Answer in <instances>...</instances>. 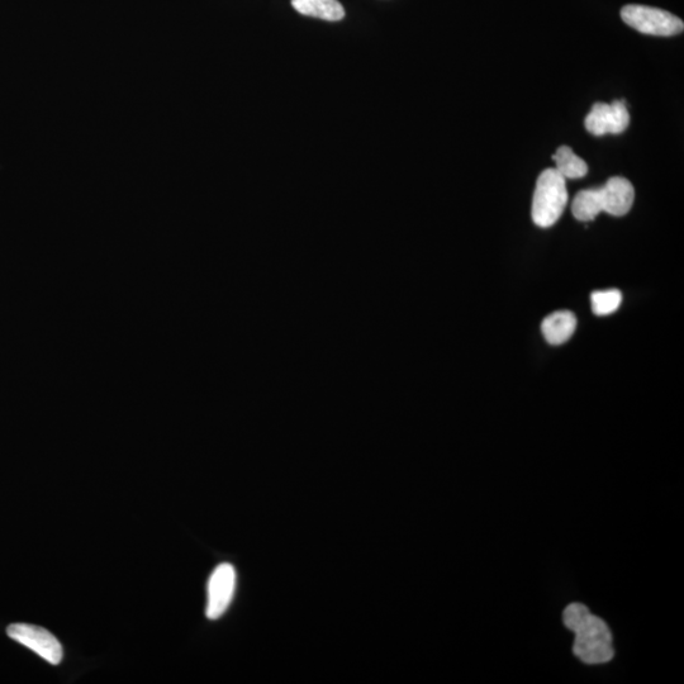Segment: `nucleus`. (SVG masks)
Returning <instances> with one entry per match:
<instances>
[{
	"label": "nucleus",
	"mask_w": 684,
	"mask_h": 684,
	"mask_svg": "<svg viewBox=\"0 0 684 684\" xmlns=\"http://www.w3.org/2000/svg\"><path fill=\"white\" fill-rule=\"evenodd\" d=\"M577 329V318L569 311H559L545 318L541 331L551 345H562Z\"/></svg>",
	"instance_id": "obj_8"
},
{
	"label": "nucleus",
	"mask_w": 684,
	"mask_h": 684,
	"mask_svg": "<svg viewBox=\"0 0 684 684\" xmlns=\"http://www.w3.org/2000/svg\"><path fill=\"white\" fill-rule=\"evenodd\" d=\"M9 638L25 645L32 652L52 665L60 664L64 657L63 645L44 627L30 624H13L8 626Z\"/></svg>",
	"instance_id": "obj_4"
},
{
	"label": "nucleus",
	"mask_w": 684,
	"mask_h": 684,
	"mask_svg": "<svg viewBox=\"0 0 684 684\" xmlns=\"http://www.w3.org/2000/svg\"><path fill=\"white\" fill-rule=\"evenodd\" d=\"M602 212L600 199H598V189L581 190L574 198L572 204L573 216L578 221H593Z\"/></svg>",
	"instance_id": "obj_11"
},
{
	"label": "nucleus",
	"mask_w": 684,
	"mask_h": 684,
	"mask_svg": "<svg viewBox=\"0 0 684 684\" xmlns=\"http://www.w3.org/2000/svg\"><path fill=\"white\" fill-rule=\"evenodd\" d=\"M622 21L627 26L645 35L674 36L682 33L684 23L681 18L662 9L629 4L621 9Z\"/></svg>",
	"instance_id": "obj_3"
},
{
	"label": "nucleus",
	"mask_w": 684,
	"mask_h": 684,
	"mask_svg": "<svg viewBox=\"0 0 684 684\" xmlns=\"http://www.w3.org/2000/svg\"><path fill=\"white\" fill-rule=\"evenodd\" d=\"M555 161V170L558 171L562 177L567 179H581L588 174V165L586 161L574 154L569 146L559 147L557 154L553 155Z\"/></svg>",
	"instance_id": "obj_10"
},
{
	"label": "nucleus",
	"mask_w": 684,
	"mask_h": 684,
	"mask_svg": "<svg viewBox=\"0 0 684 684\" xmlns=\"http://www.w3.org/2000/svg\"><path fill=\"white\" fill-rule=\"evenodd\" d=\"M568 203L565 179L555 169H546L540 174L534 199H532V220L541 228H548L559 221Z\"/></svg>",
	"instance_id": "obj_2"
},
{
	"label": "nucleus",
	"mask_w": 684,
	"mask_h": 684,
	"mask_svg": "<svg viewBox=\"0 0 684 684\" xmlns=\"http://www.w3.org/2000/svg\"><path fill=\"white\" fill-rule=\"evenodd\" d=\"M564 625L576 633L573 652L586 664H605L614 658L612 634L605 621L589 612L583 603H570L563 614Z\"/></svg>",
	"instance_id": "obj_1"
},
{
	"label": "nucleus",
	"mask_w": 684,
	"mask_h": 684,
	"mask_svg": "<svg viewBox=\"0 0 684 684\" xmlns=\"http://www.w3.org/2000/svg\"><path fill=\"white\" fill-rule=\"evenodd\" d=\"M292 6L303 16L337 22L345 17V9L337 0H292Z\"/></svg>",
	"instance_id": "obj_9"
},
{
	"label": "nucleus",
	"mask_w": 684,
	"mask_h": 684,
	"mask_svg": "<svg viewBox=\"0 0 684 684\" xmlns=\"http://www.w3.org/2000/svg\"><path fill=\"white\" fill-rule=\"evenodd\" d=\"M236 589V570L231 564L223 563L213 570L207 586L206 615L209 620H217L225 614L234 598Z\"/></svg>",
	"instance_id": "obj_5"
},
{
	"label": "nucleus",
	"mask_w": 684,
	"mask_h": 684,
	"mask_svg": "<svg viewBox=\"0 0 684 684\" xmlns=\"http://www.w3.org/2000/svg\"><path fill=\"white\" fill-rule=\"evenodd\" d=\"M622 302V294L617 289L610 291L595 292L591 296L592 311L597 316H607L619 310Z\"/></svg>",
	"instance_id": "obj_12"
},
{
	"label": "nucleus",
	"mask_w": 684,
	"mask_h": 684,
	"mask_svg": "<svg viewBox=\"0 0 684 684\" xmlns=\"http://www.w3.org/2000/svg\"><path fill=\"white\" fill-rule=\"evenodd\" d=\"M586 130L593 136L619 135L630 125V114L624 101L596 103L586 117Z\"/></svg>",
	"instance_id": "obj_6"
},
{
	"label": "nucleus",
	"mask_w": 684,
	"mask_h": 684,
	"mask_svg": "<svg viewBox=\"0 0 684 684\" xmlns=\"http://www.w3.org/2000/svg\"><path fill=\"white\" fill-rule=\"evenodd\" d=\"M598 189V199L602 212L608 215L621 217L627 215L633 207L635 190L629 180L614 177Z\"/></svg>",
	"instance_id": "obj_7"
}]
</instances>
